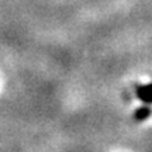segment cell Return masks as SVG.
I'll return each instance as SVG.
<instances>
[{
  "instance_id": "2",
  "label": "cell",
  "mask_w": 152,
  "mask_h": 152,
  "mask_svg": "<svg viewBox=\"0 0 152 152\" xmlns=\"http://www.w3.org/2000/svg\"><path fill=\"white\" fill-rule=\"evenodd\" d=\"M152 114V110L148 107V106H142V107H138L134 113V117H135L138 121H142V120H147L149 115Z\"/></svg>"
},
{
  "instance_id": "1",
  "label": "cell",
  "mask_w": 152,
  "mask_h": 152,
  "mask_svg": "<svg viewBox=\"0 0 152 152\" xmlns=\"http://www.w3.org/2000/svg\"><path fill=\"white\" fill-rule=\"evenodd\" d=\"M137 96L145 104H152V83L137 87Z\"/></svg>"
}]
</instances>
